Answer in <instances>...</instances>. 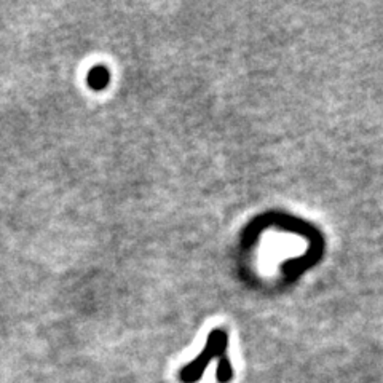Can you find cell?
Segmentation results:
<instances>
[{
	"label": "cell",
	"instance_id": "2",
	"mask_svg": "<svg viewBox=\"0 0 383 383\" xmlns=\"http://www.w3.org/2000/svg\"><path fill=\"white\" fill-rule=\"evenodd\" d=\"M109 71H107L106 67L102 66H96L90 71L88 74V85L91 86V88L99 91V90H104L107 83H109Z\"/></svg>",
	"mask_w": 383,
	"mask_h": 383
},
{
	"label": "cell",
	"instance_id": "1",
	"mask_svg": "<svg viewBox=\"0 0 383 383\" xmlns=\"http://www.w3.org/2000/svg\"><path fill=\"white\" fill-rule=\"evenodd\" d=\"M225 345H227V337L222 331H213L211 336L208 339L206 348L199 353L195 361H192L190 364H187L184 369L181 370V380L184 383H195L199 377H202L203 370L206 369L214 356H220L224 353Z\"/></svg>",
	"mask_w": 383,
	"mask_h": 383
},
{
	"label": "cell",
	"instance_id": "3",
	"mask_svg": "<svg viewBox=\"0 0 383 383\" xmlns=\"http://www.w3.org/2000/svg\"><path fill=\"white\" fill-rule=\"evenodd\" d=\"M218 379L225 383L229 379H231V366L227 359H222L220 361V366L218 369Z\"/></svg>",
	"mask_w": 383,
	"mask_h": 383
}]
</instances>
